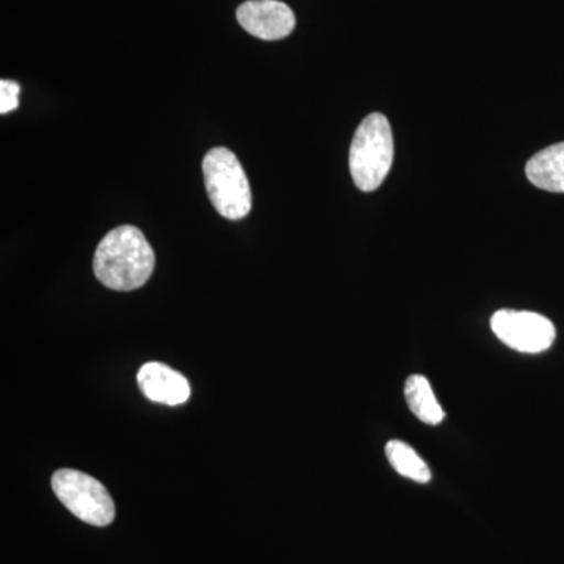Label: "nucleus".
Wrapping results in <instances>:
<instances>
[{"instance_id": "nucleus-2", "label": "nucleus", "mask_w": 564, "mask_h": 564, "mask_svg": "<svg viewBox=\"0 0 564 564\" xmlns=\"http://www.w3.org/2000/svg\"><path fill=\"white\" fill-rule=\"evenodd\" d=\"M393 162V137L388 118L370 113L359 124L350 148V173L356 187L375 192L383 184Z\"/></svg>"}, {"instance_id": "nucleus-5", "label": "nucleus", "mask_w": 564, "mask_h": 564, "mask_svg": "<svg viewBox=\"0 0 564 564\" xmlns=\"http://www.w3.org/2000/svg\"><path fill=\"white\" fill-rule=\"evenodd\" d=\"M491 329L500 343L529 355L549 350L556 336L554 323L530 311H497L491 318Z\"/></svg>"}, {"instance_id": "nucleus-6", "label": "nucleus", "mask_w": 564, "mask_h": 564, "mask_svg": "<svg viewBox=\"0 0 564 564\" xmlns=\"http://www.w3.org/2000/svg\"><path fill=\"white\" fill-rule=\"evenodd\" d=\"M236 17L245 32L265 41L285 39L296 25L295 13L280 0H248L237 9Z\"/></svg>"}, {"instance_id": "nucleus-11", "label": "nucleus", "mask_w": 564, "mask_h": 564, "mask_svg": "<svg viewBox=\"0 0 564 564\" xmlns=\"http://www.w3.org/2000/svg\"><path fill=\"white\" fill-rule=\"evenodd\" d=\"M21 85L18 82L0 80V113L7 115L20 107Z\"/></svg>"}, {"instance_id": "nucleus-8", "label": "nucleus", "mask_w": 564, "mask_h": 564, "mask_svg": "<svg viewBox=\"0 0 564 564\" xmlns=\"http://www.w3.org/2000/svg\"><path fill=\"white\" fill-rule=\"evenodd\" d=\"M525 174L541 191L564 193V143L538 152L527 162Z\"/></svg>"}, {"instance_id": "nucleus-9", "label": "nucleus", "mask_w": 564, "mask_h": 564, "mask_svg": "<svg viewBox=\"0 0 564 564\" xmlns=\"http://www.w3.org/2000/svg\"><path fill=\"white\" fill-rule=\"evenodd\" d=\"M404 399L415 417L426 425H440L444 421V410L434 395L432 384L423 375L408 378L404 383Z\"/></svg>"}, {"instance_id": "nucleus-3", "label": "nucleus", "mask_w": 564, "mask_h": 564, "mask_svg": "<svg viewBox=\"0 0 564 564\" xmlns=\"http://www.w3.org/2000/svg\"><path fill=\"white\" fill-rule=\"evenodd\" d=\"M204 182L212 206L228 220H242L251 210L250 182L242 163L226 148H214L203 162Z\"/></svg>"}, {"instance_id": "nucleus-7", "label": "nucleus", "mask_w": 564, "mask_h": 564, "mask_svg": "<svg viewBox=\"0 0 564 564\" xmlns=\"http://www.w3.org/2000/svg\"><path fill=\"white\" fill-rule=\"evenodd\" d=\"M137 381L151 402L176 406L191 399L192 389L187 378L162 362L144 364L137 375Z\"/></svg>"}, {"instance_id": "nucleus-10", "label": "nucleus", "mask_w": 564, "mask_h": 564, "mask_svg": "<svg viewBox=\"0 0 564 564\" xmlns=\"http://www.w3.org/2000/svg\"><path fill=\"white\" fill-rule=\"evenodd\" d=\"M386 455L393 469L415 484H429L432 480V470L425 462L415 454L414 448L402 441H389L386 445Z\"/></svg>"}, {"instance_id": "nucleus-1", "label": "nucleus", "mask_w": 564, "mask_h": 564, "mask_svg": "<svg viewBox=\"0 0 564 564\" xmlns=\"http://www.w3.org/2000/svg\"><path fill=\"white\" fill-rule=\"evenodd\" d=\"M155 256L139 228L120 226L107 234L96 248L93 270L111 291L131 292L150 281Z\"/></svg>"}, {"instance_id": "nucleus-4", "label": "nucleus", "mask_w": 564, "mask_h": 564, "mask_svg": "<svg viewBox=\"0 0 564 564\" xmlns=\"http://www.w3.org/2000/svg\"><path fill=\"white\" fill-rule=\"evenodd\" d=\"M52 489L80 521L95 527H106L113 522V499L106 486L90 475L74 469L57 470L52 477Z\"/></svg>"}]
</instances>
